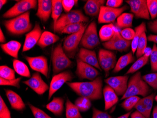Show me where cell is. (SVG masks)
I'll return each instance as SVG.
<instances>
[{
  "instance_id": "681fc988",
  "label": "cell",
  "mask_w": 157,
  "mask_h": 118,
  "mask_svg": "<svg viewBox=\"0 0 157 118\" xmlns=\"http://www.w3.org/2000/svg\"><path fill=\"white\" fill-rule=\"evenodd\" d=\"M92 118H112V117L107 112L101 111L93 107Z\"/></svg>"
},
{
  "instance_id": "3957f363",
  "label": "cell",
  "mask_w": 157,
  "mask_h": 118,
  "mask_svg": "<svg viewBox=\"0 0 157 118\" xmlns=\"http://www.w3.org/2000/svg\"><path fill=\"white\" fill-rule=\"evenodd\" d=\"M151 91L149 85L142 79L141 72H137L129 79L126 92L122 96L121 100L139 95L146 97Z\"/></svg>"
},
{
  "instance_id": "f5cc1de1",
  "label": "cell",
  "mask_w": 157,
  "mask_h": 118,
  "mask_svg": "<svg viewBox=\"0 0 157 118\" xmlns=\"http://www.w3.org/2000/svg\"><path fill=\"white\" fill-rule=\"evenodd\" d=\"M131 118H146V117L136 111L131 114Z\"/></svg>"
},
{
  "instance_id": "60d3db41",
  "label": "cell",
  "mask_w": 157,
  "mask_h": 118,
  "mask_svg": "<svg viewBox=\"0 0 157 118\" xmlns=\"http://www.w3.org/2000/svg\"><path fill=\"white\" fill-rule=\"evenodd\" d=\"M142 79L149 86L157 90V72L147 74L143 76Z\"/></svg>"
},
{
  "instance_id": "d590c367",
  "label": "cell",
  "mask_w": 157,
  "mask_h": 118,
  "mask_svg": "<svg viewBox=\"0 0 157 118\" xmlns=\"http://www.w3.org/2000/svg\"><path fill=\"white\" fill-rule=\"evenodd\" d=\"M87 26L84 23H77L69 25L64 27L60 34H75L81 31L83 28Z\"/></svg>"
},
{
  "instance_id": "f6af8a7d",
  "label": "cell",
  "mask_w": 157,
  "mask_h": 118,
  "mask_svg": "<svg viewBox=\"0 0 157 118\" xmlns=\"http://www.w3.org/2000/svg\"><path fill=\"white\" fill-rule=\"evenodd\" d=\"M28 106L31 110L35 118H52L50 116H48L47 114L45 113L42 110H40L37 107H35L33 105H32L30 104H28Z\"/></svg>"
},
{
  "instance_id": "bcb514c9",
  "label": "cell",
  "mask_w": 157,
  "mask_h": 118,
  "mask_svg": "<svg viewBox=\"0 0 157 118\" xmlns=\"http://www.w3.org/2000/svg\"><path fill=\"white\" fill-rule=\"evenodd\" d=\"M21 78H18L14 79L8 80L0 78V85L1 86H10L20 88V82Z\"/></svg>"
},
{
  "instance_id": "5b68a950",
  "label": "cell",
  "mask_w": 157,
  "mask_h": 118,
  "mask_svg": "<svg viewBox=\"0 0 157 118\" xmlns=\"http://www.w3.org/2000/svg\"><path fill=\"white\" fill-rule=\"evenodd\" d=\"M52 62L53 71L55 75L72 66V62L63 50L61 43L59 44L54 49L52 55Z\"/></svg>"
},
{
  "instance_id": "94428289",
  "label": "cell",
  "mask_w": 157,
  "mask_h": 118,
  "mask_svg": "<svg viewBox=\"0 0 157 118\" xmlns=\"http://www.w3.org/2000/svg\"><path fill=\"white\" fill-rule=\"evenodd\" d=\"M155 100H156V102H157V95L155 97Z\"/></svg>"
},
{
  "instance_id": "5bb4252c",
  "label": "cell",
  "mask_w": 157,
  "mask_h": 118,
  "mask_svg": "<svg viewBox=\"0 0 157 118\" xmlns=\"http://www.w3.org/2000/svg\"><path fill=\"white\" fill-rule=\"evenodd\" d=\"M75 73L81 80L87 79L94 80L99 75L98 71L92 66L86 63L77 59Z\"/></svg>"
},
{
  "instance_id": "f35d334b",
  "label": "cell",
  "mask_w": 157,
  "mask_h": 118,
  "mask_svg": "<svg viewBox=\"0 0 157 118\" xmlns=\"http://www.w3.org/2000/svg\"><path fill=\"white\" fill-rule=\"evenodd\" d=\"M140 98L137 96H133L125 99L123 103L121 104V106L126 110V111L130 112L135 107Z\"/></svg>"
},
{
  "instance_id": "8992f818",
  "label": "cell",
  "mask_w": 157,
  "mask_h": 118,
  "mask_svg": "<svg viewBox=\"0 0 157 118\" xmlns=\"http://www.w3.org/2000/svg\"><path fill=\"white\" fill-rule=\"evenodd\" d=\"M38 1L22 0L17 2L13 7L7 10L2 15L4 18H14L30 10H35L38 7Z\"/></svg>"
},
{
  "instance_id": "30bf717a",
  "label": "cell",
  "mask_w": 157,
  "mask_h": 118,
  "mask_svg": "<svg viewBox=\"0 0 157 118\" xmlns=\"http://www.w3.org/2000/svg\"><path fill=\"white\" fill-rule=\"evenodd\" d=\"M98 59L100 66L105 71V77H107L110 71L115 68L117 63L116 56L111 51L101 49L99 51Z\"/></svg>"
},
{
  "instance_id": "484cf974",
  "label": "cell",
  "mask_w": 157,
  "mask_h": 118,
  "mask_svg": "<svg viewBox=\"0 0 157 118\" xmlns=\"http://www.w3.org/2000/svg\"><path fill=\"white\" fill-rule=\"evenodd\" d=\"M64 99L54 97L52 101L47 104L46 108L56 116H61L64 111Z\"/></svg>"
},
{
  "instance_id": "9c48e42d",
  "label": "cell",
  "mask_w": 157,
  "mask_h": 118,
  "mask_svg": "<svg viewBox=\"0 0 157 118\" xmlns=\"http://www.w3.org/2000/svg\"><path fill=\"white\" fill-rule=\"evenodd\" d=\"M87 27V26H85L78 33L68 35L63 42V49L69 58H74L76 54L78 45L80 44L83 35Z\"/></svg>"
},
{
  "instance_id": "e0dca14e",
  "label": "cell",
  "mask_w": 157,
  "mask_h": 118,
  "mask_svg": "<svg viewBox=\"0 0 157 118\" xmlns=\"http://www.w3.org/2000/svg\"><path fill=\"white\" fill-rule=\"evenodd\" d=\"M25 58L32 70L40 73L48 78V67L47 58L46 57L39 56L37 57L25 56Z\"/></svg>"
},
{
  "instance_id": "52a82bcc",
  "label": "cell",
  "mask_w": 157,
  "mask_h": 118,
  "mask_svg": "<svg viewBox=\"0 0 157 118\" xmlns=\"http://www.w3.org/2000/svg\"><path fill=\"white\" fill-rule=\"evenodd\" d=\"M99 38L97 31V24L92 21L87 26L83 35L80 45L87 49H93L100 45Z\"/></svg>"
},
{
  "instance_id": "2e32d148",
  "label": "cell",
  "mask_w": 157,
  "mask_h": 118,
  "mask_svg": "<svg viewBox=\"0 0 157 118\" xmlns=\"http://www.w3.org/2000/svg\"><path fill=\"white\" fill-rule=\"evenodd\" d=\"M128 76H116L107 78L105 81L113 89L117 96H123L128 87Z\"/></svg>"
},
{
  "instance_id": "83f0119b",
  "label": "cell",
  "mask_w": 157,
  "mask_h": 118,
  "mask_svg": "<svg viewBox=\"0 0 157 118\" xmlns=\"http://www.w3.org/2000/svg\"><path fill=\"white\" fill-rule=\"evenodd\" d=\"M135 59L132 52L121 57L116 63L115 68L113 70V72L116 73L123 70L127 66L134 62Z\"/></svg>"
},
{
  "instance_id": "836d02e7",
  "label": "cell",
  "mask_w": 157,
  "mask_h": 118,
  "mask_svg": "<svg viewBox=\"0 0 157 118\" xmlns=\"http://www.w3.org/2000/svg\"><path fill=\"white\" fill-rule=\"evenodd\" d=\"M52 17L53 19V29L55 27L56 22L61 16L63 11L62 2L61 0H52Z\"/></svg>"
},
{
  "instance_id": "4dcf8cb0",
  "label": "cell",
  "mask_w": 157,
  "mask_h": 118,
  "mask_svg": "<svg viewBox=\"0 0 157 118\" xmlns=\"http://www.w3.org/2000/svg\"><path fill=\"white\" fill-rule=\"evenodd\" d=\"M135 35L134 39L131 41V50L132 54L134 55L136 52L138 45V41L142 34L147 31L146 26L144 22L141 23V24L135 28Z\"/></svg>"
},
{
  "instance_id": "d6a6232c",
  "label": "cell",
  "mask_w": 157,
  "mask_h": 118,
  "mask_svg": "<svg viewBox=\"0 0 157 118\" xmlns=\"http://www.w3.org/2000/svg\"><path fill=\"white\" fill-rule=\"evenodd\" d=\"M66 115L67 118H83L78 107L67 99L66 104Z\"/></svg>"
},
{
  "instance_id": "4fadbf2b",
  "label": "cell",
  "mask_w": 157,
  "mask_h": 118,
  "mask_svg": "<svg viewBox=\"0 0 157 118\" xmlns=\"http://www.w3.org/2000/svg\"><path fill=\"white\" fill-rule=\"evenodd\" d=\"M126 2L129 5L130 11L136 18L150 20L147 0H128Z\"/></svg>"
},
{
  "instance_id": "7c38bea8",
  "label": "cell",
  "mask_w": 157,
  "mask_h": 118,
  "mask_svg": "<svg viewBox=\"0 0 157 118\" xmlns=\"http://www.w3.org/2000/svg\"><path fill=\"white\" fill-rule=\"evenodd\" d=\"M73 75L69 71H66L56 74L53 77L49 86L48 100H49L52 96L62 87L65 83L72 81Z\"/></svg>"
},
{
  "instance_id": "d6986e66",
  "label": "cell",
  "mask_w": 157,
  "mask_h": 118,
  "mask_svg": "<svg viewBox=\"0 0 157 118\" xmlns=\"http://www.w3.org/2000/svg\"><path fill=\"white\" fill-rule=\"evenodd\" d=\"M77 59L100 71H102L95 51L81 48L77 54Z\"/></svg>"
},
{
  "instance_id": "44dd1931",
  "label": "cell",
  "mask_w": 157,
  "mask_h": 118,
  "mask_svg": "<svg viewBox=\"0 0 157 118\" xmlns=\"http://www.w3.org/2000/svg\"><path fill=\"white\" fill-rule=\"evenodd\" d=\"M38 10L36 15L44 22L49 19L52 11V2L51 0L38 1Z\"/></svg>"
},
{
  "instance_id": "4316f807",
  "label": "cell",
  "mask_w": 157,
  "mask_h": 118,
  "mask_svg": "<svg viewBox=\"0 0 157 118\" xmlns=\"http://www.w3.org/2000/svg\"><path fill=\"white\" fill-rule=\"evenodd\" d=\"M59 39V37L55 34L51 32L44 31L42 33L37 45L44 48L55 43Z\"/></svg>"
},
{
  "instance_id": "f907efd6",
  "label": "cell",
  "mask_w": 157,
  "mask_h": 118,
  "mask_svg": "<svg viewBox=\"0 0 157 118\" xmlns=\"http://www.w3.org/2000/svg\"><path fill=\"white\" fill-rule=\"evenodd\" d=\"M123 2L122 0H108L106 2V6L113 8H119Z\"/></svg>"
},
{
  "instance_id": "6f0895ef",
  "label": "cell",
  "mask_w": 157,
  "mask_h": 118,
  "mask_svg": "<svg viewBox=\"0 0 157 118\" xmlns=\"http://www.w3.org/2000/svg\"><path fill=\"white\" fill-rule=\"evenodd\" d=\"M153 118H157V106H155L152 112Z\"/></svg>"
},
{
  "instance_id": "ffe728a7",
  "label": "cell",
  "mask_w": 157,
  "mask_h": 118,
  "mask_svg": "<svg viewBox=\"0 0 157 118\" xmlns=\"http://www.w3.org/2000/svg\"><path fill=\"white\" fill-rule=\"evenodd\" d=\"M155 96V93H152L144 98L140 99L134 108L141 114L144 115L146 118H150Z\"/></svg>"
},
{
  "instance_id": "ee69618b",
  "label": "cell",
  "mask_w": 157,
  "mask_h": 118,
  "mask_svg": "<svg viewBox=\"0 0 157 118\" xmlns=\"http://www.w3.org/2000/svg\"><path fill=\"white\" fill-rule=\"evenodd\" d=\"M0 118H11L9 109L1 96H0Z\"/></svg>"
},
{
  "instance_id": "f1b7e54d",
  "label": "cell",
  "mask_w": 157,
  "mask_h": 118,
  "mask_svg": "<svg viewBox=\"0 0 157 118\" xmlns=\"http://www.w3.org/2000/svg\"><path fill=\"white\" fill-rule=\"evenodd\" d=\"M134 14L123 13L117 18L116 25L120 28H130L132 26Z\"/></svg>"
},
{
  "instance_id": "91938a15",
  "label": "cell",
  "mask_w": 157,
  "mask_h": 118,
  "mask_svg": "<svg viewBox=\"0 0 157 118\" xmlns=\"http://www.w3.org/2000/svg\"><path fill=\"white\" fill-rule=\"evenodd\" d=\"M7 2V1H6V0H1V1H0V9H1V10L2 9V7H3Z\"/></svg>"
},
{
  "instance_id": "816d5d0a",
  "label": "cell",
  "mask_w": 157,
  "mask_h": 118,
  "mask_svg": "<svg viewBox=\"0 0 157 118\" xmlns=\"http://www.w3.org/2000/svg\"><path fill=\"white\" fill-rule=\"evenodd\" d=\"M148 27L151 31L157 34V19L148 22Z\"/></svg>"
},
{
  "instance_id": "7bdbcfd3",
  "label": "cell",
  "mask_w": 157,
  "mask_h": 118,
  "mask_svg": "<svg viewBox=\"0 0 157 118\" xmlns=\"http://www.w3.org/2000/svg\"><path fill=\"white\" fill-rule=\"evenodd\" d=\"M150 59L151 71L154 72H157V46L155 43L153 45Z\"/></svg>"
},
{
  "instance_id": "db71d44e",
  "label": "cell",
  "mask_w": 157,
  "mask_h": 118,
  "mask_svg": "<svg viewBox=\"0 0 157 118\" xmlns=\"http://www.w3.org/2000/svg\"><path fill=\"white\" fill-rule=\"evenodd\" d=\"M147 40L149 41L152 42L155 44H157V35H150L148 36Z\"/></svg>"
},
{
  "instance_id": "ab89813d",
  "label": "cell",
  "mask_w": 157,
  "mask_h": 118,
  "mask_svg": "<svg viewBox=\"0 0 157 118\" xmlns=\"http://www.w3.org/2000/svg\"><path fill=\"white\" fill-rule=\"evenodd\" d=\"M0 78L5 79L11 80L15 79V73L13 69L5 65L0 67Z\"/></svg>"
},
{
  "instance_id": "11a10c76",
  "label": "cell",
  "mask_w": 157,
  "mask_h": 118,
  "mask_svg": "<svg viewBox=\"0 0 157 118\" xmlns=\"http://www.w3.org/2000/svg\"><path fill=\"white\" fill-rule=\"evenodd\" d=\"M151 51H152V49L150 47L146 48V49L144 51V55L147 57H150L151 55Z\"/></svg>"
},
{
  "instance_id": "ac0fdd59",
  "label": "cell",
  "mask_w": 157,
  "mask_h": 118,
  "mask_svg": "<svg viewBox=\"0 0 157 118\" xmlns=\"http://www.w3.org/2000/svg\"><path fill=\"white\" fill-rule=\"evenodd\" d=\"M42 34V30L39 23H35L33 29L25 35L22 51H28L37 44Z\"/></svg>"
},
{
  "instance_id": "7a4b0ae2",
  "label": "cell",
  "mask_w": 157,
  "mask_h": 118,
  "mask_svg": "<svg viewBox=\"0 0 157 118\" xmlns=\"http://www.w3.org/2000/svg\"><path fill=\"white\" fill-rule=\"evenodd\" d=\"M30 15V11H27L17 17L5 20L3 24L7 31L13 35H21L29 32L33 27Z\"/></svg>"
},
{
  "instance_id": "ba28073f",
  "label": "cell",
  "mask_w": 157,
  "mask_h": 118,
  "mask_svg": "<svg viewBox=\"0 0 157 118\" xmlns=\"http://www.w3.org/2000/svg\"><path fill=\"white\" fill-rule=\"evenodd\" d=\"M128 8L129 7L127 5L119 8H113L106 6H102L98 15V23L108 24L113 22Z\"/></svg>"
},
{
  "instance_id": "277c9868",
  "label": "cell",
  "mask_w": 157,
  "mask_h": 118,
  "mask_svg": "<svg viewBox=\"0 0 157 118\" xmlns=\"http://www.w3.org/2000/svg\"><path fill=\"white\" fill-rule=\"evenodd\" d=\"M89 20V18L85 16L82 10H72L68 13L62 14L61 16L56 22L54 31L55 32L60 33L63 28L69 25L87 22Z\"/></svg>"
},
{
  "instance_id": "7dc6e473",
  "label": "cell",
  "mask_w": 157,
  "mask_h": 118,
  "mask_svg": "<svg viewBox=\"0 0 157 118\" xmlns=\"http://www.w3.org/2000/svg\"><path fill=\"white\" fill-rule=\"evenodd\" d=\"M121 35L125 39L132 41L135 35V31L131 28H127L121 31Z\"/></svg>"
},
{
  "instance_id": "f546056e",
  "label": "cell",
  "mask_w": 157,
  "mask_h": 118,
  "mask_svg": "<svg viewBox=\"0 0 157 118\" xmlns=\"http://www.w3.org/2000/svg\"><path fill=\"white\" fill-rule=\"evenodd\" d=\"M116 30L113 24L104 25L100 29L99 36L102 42L108 41L110 40L115 34Z\"/></svg>"
},
{
  "instance_id": "8d00e7d4",
  "label": "cell",
  "mask_w": 157,
  "mask_h": 118,
  "mask_svg": "<svg viewBox=\"0 0 157 118\" xmlns=\"http://www.w3.org/2000/svg\"><path fill=\"white\" fill-rule=\"evenodd\" d=\"M75 104L82 112H85L90 108L91 106V100L84 97H80L77 98Z\"/></svg>"
},
{
  "instance_id": "cb8c5ba5",
  "label": "cell",
  "mask_w": 157,
  "mask_h": 118,
  "mask_svg": "<svg viewBox=\"0 0 157 118\" xmlns=\"http://www.w3.org/2000/svg\"><path fill=\"white\" fill-rule=\"evenodd\" d=\"M5 91L12 109L17 111H22L25 109L24 102L18 94L11 90L5 89Z\"/></svg>"
},
{
  "instance_id": "9a60e30c",
  "label": "cell",
  "mask_w": 157,
  "mask_h": 118,
  "mask_svg": "<svg viewBox=\"0 0 157 118\" xmlns=\"http://www.w3.org/2000/svg\"><path fill=\"white\" fill-rule=\"evenodd\" d=\"M24 84L29 87L38 95H42L49 90V87L42 79L39 73L33 74L29 79L23 81Z\"/></svg>"
},
{
  "instance_id": "1f68e13d",
  "label": "cell",
  "mask_w": 157,
  "mask_h": 118,
  "mask_svg": "<svg viewBox=\"0 0 157 118\" xmlns=\"http://www.w3.org/2000/svg\"><path fill=\"white\" fill-rule=\"evenodd\" d=\"M13 65L14 70L18 75L22 77L30 78V71L24 63L17 59H14Z\"/></svg>"
},
{
  "instance_id": "6da1fadb",
  "label": "cell",
  "mask_w": 157,
  "mask_h": 118,
  "mask_svg": "<svg viewBox=\"0 0 157 118\" xmlns=\"http://www.w3.org/2000/svg\"><path fill=\"white\" fill-rule=\"evenodd\" d=\"M67 84L78 95L91 101L100 100L103 97V80L101 77L90 82H67Z\"/></svg>"
},
{
  "instance_id": "74e56055",
  "label": "cell",
  "mask_w": 157,
  "mask_h": 118,
  "mask_svg": "<svg viewBox=\"0 0 157 118\" xmlns=\"http://www.w3.org/2000/svg\"><path fill=\"white\" fill-rule=\"evenodd\" d=\"M147 40L146 33L144 32L138 41L136 51V56L137 58L141 57L144 55V51L147 48Z\"/></svg>"
},
{
  "instance_id": "d4e9b609",
  "label": "cell",
  "mask_w": 157,
  "mask_h": 118,
  "mask_svg": "<svg viewBox=\"0 0 157 118\" xmlns=\"http://www.w3.org/2000/svg\"><path fill=\"white\" fill-rule=\"evenodd\" d=\"M1 47L5 54L16 59L18 58V54L21 48V44L17 41H10L7 43H2Z\"/></svg>"
},
{
  "instance_id": "7402d4cb",
  "label": "cell",
  "mask_w": 157,
  "mask_h": 118,
  "mask_svg": "<svg viewBox=\"0 0 157 118\" xmlns=\"http://www.w3.org/2000/svg\"><path fill=\"white\" fill-rule=\"evenodd\" d=\"M103 94L105 99V109L109 110L118 103V96L112 87L106 85L103 89Z\"/></svg>"
},
{
  "instance_id": "603a6c76",
  "label": "cell",
  "mask_w": 157,
  "mask_h": 118,
  "mask_svg": "<svg viewBox=\"0 0 157 118\" xmlns=\"http://www.w3.org/2000/svg\"><path fill=\"white\" fill-rule=\"evenodd\" d=\"M105 0H89L84 6L86 14L91 17L97 16L99 14L100 9L104 6Z\"/></svg>"
},
{
  "instance_id": "b9f144b4",
  "label": "cell",
  "mask_w": 157,
  "mask_h": 118,
  "mask_svg": "<svg viewBox=\"0 0 157 118\" xmlns=\"http://www.w3.org/2000/svg\"><path fill=\"white\" fill-rule=\"evenodd\" d=\"M148 11L152 20L157 17V0H147Z\"/></svg>"
},
{
  "instance_id": "c3c4849f",
  "label": "cell",
  "mask_w": 157,
  "mask_h": 118,
  "mask_svg": "<svg viewBox=\"0 0 157 118\" xmlns=\"http://www.w3.org/2000/svg\"><path fill=\"white\" fill-rule=\"evenodd\" d=\"M78 1L77 0H63V8L66 13H68L71 11L74 6L77 5Z\"/></svg>"
},
{
  "instance_id": "e575fe53",
  "label": "cell",
  "mask_w": 157,
  "mask_h": 118,
  "mask_svg": "<svg viewBox=\"0 0 157 118\" xmlns=\"http://www.w3.org/2000/svg\"><path fill=\"white\" fill-rule=\"evenodd\" d=\"M149 57L142 56L141 57L136 60L133 64L131 66L129 70L126 72V74H133L140 70L141 68H143L144 66L147 64L149 62Z\"/></svg>"
},
{
  "instance_id": "9f6ffc18",
  "label": "cell",
  "mask_w": 157,
  "mask_h": 118,
  "mask_svg": "<svg viewBox=\"0 0 157 118\" xmlns=\"http://www.w3.org/2000/svg\"><path fill=\"white\" fill-rule=\"evenodd\" d=\"M0 42L2 43H4L6 41V39H5V36H4V34H3V32L2 31V28L0 29Z\"/></svg>"
},
{
  "instance_id": "8fae6325",
  "label": "cell",
  "mask_w": 157,
  "mask_h": 118,
  "mask_svg": "<svg viewBox=\"0 0 157 118\" xmlns=\"http://www.w3.org/2000/svg\"><path fill=\"white\" fill-rule=\"evenodd\" d=\"M131 45V41L125 39L117 31H115L113 36L110 40L103 43V46L106 49L120 52L127 51Z\"/></svg>"
},
{
  "instance_id": "680465c9",
  "label": "cell",
  "mask_w": 157,
  "mask_h": 118,
  "mask_svg": "<svg viewBox=\"0 0 157 118\" xmlns=\"http://www.w3.org/2000/svg\"><path fill=\"white\" fill-rule=\"evenodd\" d=\"M131 112H129L128 113H126V114H124V115H122V116H120V117H118V118H128L129 116H130L131 114Z\"/></svg>"
}]
</instances>
